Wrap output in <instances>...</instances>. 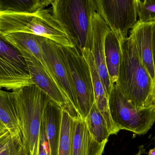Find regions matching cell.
<instances>
[{
    "mask_svg": "<svg viewBox=\"0 0 155 155\" xmlns=\"http://www.w3.org/2000/svg\"><path fill=\"white\" fill-rule=\"evenodd\" d=\"M120 43L121 60L115 84L134 105L145 107L153 81L141 61L133 37L130 35Z\"/></svg>",
    "mask_w": 155,
    "mask_h": 155,
    "instance_id": "1",
    "label": "cell"
},
{
    "mask_svg": "<svg viewBox=\"0 0 155 155\" xmlns=\"http://www.w3.org/2000/svg\"><path fill=\"white\" fill-rule=\"evenodd\" d=\"M14 91L24 155H38L43 115L51 98L35 84Z\"/></svg>",
    "mask_w": 155,
    "mask_h": 155,
    "instance_id": "2",
    "label": "cell"
},
{
    "mask_svg": "<svg viewBox=\"0 0 155 155\" xmlns=\"http://www.w3.org/2000/svg\"><path fill=\"white\" fill-rule=\"evenodd\" d=\"M52 5L53 16L73 44L80 51L91 50L95 0H53Z\"/></svg>",
    "mask_w": 155,
    "mask_h": 155,
    "instance_id": "3",
    "label": "cell"
},
{
    "mask_svg": "<svg viewBox=\"0 0 155 155\" xmlns=\"http://www.w3.org/2000/svg\"><path fill=\"white\" fill-rule=\"evenodd\" d=\"M109 108L111 117L121 130L136 135L146 134L155 122V108L151 107H137L113 84L109 95Z\"/></svg>",
    "mask_w": 155,
    "mask_h": 155,
    "instance_id": "4",
    "label": "cell"
},
{
    "mask_svg": "<svg viewBox=\"0 0 155 155\" xmlns=\"http://www.w3.org/2000/svg\"><path fill=\"white\" fill-rule=\"evenodd\" d=\"M44 59L51 77L66 100L67 111L74 118L80 117L77 95L61 45L48 38L42 41Z\"/></svg>",
    "mask_w": 155,
    "mask_h": 155,
    "instance_id": "5",
    "label": "cell"
},
{
    "mask_svg": "<svg viewBox=\"0 0 155 155\" xmlns=\"http://www.w3.org/2000/svg\"><path fill=\"white\" fill-rule=\"evenodd\" d=\"M76 93L79 114L84 120L94 103L93 80L89 64L77 47L61 45Z\"/></svg>",
    "mask_w": 155,
    "mask_h": 155,
    "instance_id": "6",
    "label": "cell"
},
{
    "mask_svg": "<svg viewBox=\"0 0 155 155\" xmlns=\"http://www.w3.org/2000/svg\"><path fill=\"white\" fill-rule=\"evenodd\" d=\"M32 84L23 55L0 33V89L14 91Z\"/></svg>",
    "mask_w": 155,
    "mask_h": 155,
    "instance_id": "7",
    "label": "cell"
},
{
    "mask_svg": "<svg viewBox=\"0 0 155 155\" xmlns=\"http://www.w3.org/2000/svg\"><path fill=\"white\" fill-rule=\"evenodd\" d=\"M141 0H95L98 13L120 41L137 21V9Z\"/></svg>",
    "mask_w": 155,
    "mask_h": 155,
    "instance_id": "8",
    "label": "cell"
},
{
    "mask_svg": "<svg viewBox=\"0 0 155 155\" xmlns=\"http://www.w3.org/2000/svg\"><path fill=\"white\" fill-rule=\"evenodd\" d=\"M93 40L91 51L97 71L100 79L109 95L113 85L110 81L106 65L104 56V40L111 29L102 16L96 12L92 17Z\"/></svg>",
    "mask_w": 155,
    "mask_h": 155,
    "instance_id": "9",
    "label": "cell"
},
{
    "mask_svg": "<svg viewBox=\"0 0 155 155\" xmlns=\"http://www.w3.org/2000/svg\"><path fill=\"white\" fill-rule=\"evenodd\" d=\"M20 51L26 61L34 84L46 93L51 100L67 110L65 98L43 65L30 53Z\"/></svg>",
    "mask_w": 155,
    "mask_h": 155,
    "instance_id": "10",
    "label": "cell"
},
{
    "mask_svg": "<svg viewBox=\"0 0 155 155\" xmlns=\"http://www.w3.org/2000/svg\"><path fill=\"white\" fill-rule=\"evenodd\" d=\"M152 23L137 21L130 31L138 55L153 81H155V69L153 56L152 38Z\"/></svg>",
    "mask_w": 155,
    "mask_h": 155,
    "instance_id": "11",
    "label": "cell"
},
{
    "mask_svg": "<svg viewBox=\"0 0 155 155\" xmlns=\"http://www.w3.org/2000/svg\"><path fill=\"white\" fill-rule=\"evenodd\" d=\"M107 143L96 141L84 120L80 117L74 118L72 155H103Z\"/></svg>",
    "mask_w": 155,
    "mask_h": 155,
    "instance_id": "12",
    "label": "cell"
},
{
    "mask_svg": "<svg viewBox=\"0 0 155 155\" xmlns=\"http://www.w3.org/2000/svg\"><path fill=\"white\" fill-rule=\"evenodd\" d=\"M63 107L50 99L45 106L43 115L49 155H58Z\"/></svg>",
    "mask_w": 155,
    "mask_h": 155,
    "instance_id": "13",
    "label": "cell"
},
{
    "mask_svg": "<svg viewBox=\"0 0 155 155\" xmlns=\"http://www.w3.org/2000/svg\"><path fill=\"white\" fill-rule=\"evenodd\" d=\"M81 52L87 61L91 70L95 104L107 123L119 132L120 129L111 117L109 108V95L98 75L91 50L85 49Z\"/></svg>",
    "mask_w": 155,
    "mask_h": 155,
    "instance_id": "14",
    "label": "cell"
},
{
    "mask_svg": "<svg viewBox=\"0 0 155 155\" xmlns=\"http://www.w3.org/2000/svg\"><path fill=\"white\" fill-rule=\"evenodd\" d=\"M4 36L9 42L17 49L26 51L32 54L43 65L51 75L43 54L42 41L44 37L21 32L9 34Z\"/></svg>",
    "mask_w": 155,
    "mask_h": 155,
    "instance_id": "15",
    "label": "cell"
},
{
    "mask_svg": "<svg viewBox=\"0 0 155 155\" xmlns=\"http://www.w3.org/2000/svg\"><path fill=\"white\" fill-rule=\"evenodd\" d=\"M15 99L14 91L8 92L0 89V120L5 125L12 135L22 138Z\"/></svg>",
    "mask_w": 155,
    "mask_h": 155,
    "instance_id": "16",
    "label": "cell"
},
{
    "mask_svg": "<svg viewBox=\"0 0 155 155\" xmlns=\"http://www.w3.org/2000/svg\"><path fill=\"white\" fill-rule=\"evenodd\" d=\"M84 121L93 138L99 143L107 142L110 136L119 132L107 123L95 103Z\"/></svg>",
    "mask_w": 155,
    "mask_h": 155,
    "instance_id": "17",
    "label": "cell"
},
{
    "mask_svg": "<svg viewBox=\"0 0 155 155\" xmlns=\"http://www.w3.org/2000/svg\"><path fill=\"white\" fill-rule=\"evenodd\" d=\"M104 56L106 65L112 84L118 78L121 60V43L111 29L107 33L104 40Z\"/></svg>",
    "mask_w": 155,
    "mask_h": 155,
    "instance_id": "18",
    "label": "cell"
},
{
    "mask_svg": "<svg viewBox=\"0 0 155 155\" xmlns=\"http://www.w3.org/2000/svg\"><path fill=\"white\" fill-rule=\"evenodd\" d=\"M74 118L63 108L58 155H72Z\"/></svg>",
    "mask_w": 155,
    "mask_h": 155,
    "instance_id": "19",
    "label": "cell"
},
{
    "mask_svg": "<svg viewBox=\"0 0 155 155\" xmlns=\"http://www.w3.org/2000/svg\"><path fill=\"white\" fill-rule=\"evenodd\" d=\"M44 8L42 0H0V12L33 13Z\"/></svg>",
    "mask_w": 155,
    "mask_h": 155,
    "instance_id": "20",
    "label": "cell"
},
{
    "mask_svg": "<svg viewBox=\"0 0 155 155\" xmlns=\"http://www.w3.org/2000/svg\"><path fill=\"white\" fill-rule=\"evenodd\" d=\"M138 21L150 23L155 21V0H142L139 2L137 9Z\"/></svg>",
    "mask_w": 155,
    "mask_h": 155,
    "instance_id": "21",
    "label": "cell"
},
{
    "mask_svg": "<svg viewBox=\"0 0 155 155\" xmlns=\"http://www.w3.org/2000/svg\"><path fill=\"white\" fill-rule=\"evenodd\" d=\"M38 155H49L48 143L45 135L44 125L42 120L41 125V134H40V146H39Z\"/></svg>",
    "mask_w": 155,
    "mask_h": 155,
    "instance_id": "22",
    "label": "cell"
},
{
    "mask_svg": "<svg viewBox=\"0 0 155 155\" xmlns=\"http://www.w3.org/2000/svg\"><path fill=\"white\" fill-rule=\"evenodd\" d=\"M14 137L8 131L0 137V152L8 146Z\"/></svg>",
    "mask_w": 155,
    "mask_h": 155,
    "instance_id": "23",
    "label": "cell"
},
{
    "mask_svg": "<svg viewBox=\"0 0 155 155\" xmlns=\"http://www.w3.org/2000/svg\"><path fill=\"white\" fill-rule=\"evenodd\" d=\"M145 107H151L155 108V81L153 84L151 94L146 103Z\"/></svg>",
    "mask_w": 155,
    "mask_h": 155,
    "instance_id": "24",
    "label": "cell"
},
{
    "mask_svg": "<svg viewBox=\"0 0 155 155\" xmlns=\"http://www.w3.org/2000/svg\"><path fill=\"white\" fill-rule=\"evenodd\" d=\"M152 45H153V56L155 69V21L152 23Z\"/></svg>",
    "mask_w": 155,
    "mask_h": 155,
    "instance_id": "25",
    "label": "cell"
},
{
    "mask_svg": "<svg viewBox=\"0 0 155 155\" xmlns=\"http://www.w3.org/2000/svg\"><path fill=\"white\" fill-rule=\"evenodd\" d=\"M9 131L5 125L0 120V137Z\"/></svg>",
    "mask_w": 155,
    "mask_h": 155,
    "instance_id": "26",
    "label": "cell"
},
{
    "mask_svg": "<svg viewBox=\"0 0 155 155\" xmlns=\"http://www.w3.org/2000/svg\"><path fill=\"white\" fill-rule=\"evenodd\" d=\"M42 1L43 3L44 6L45 7L51 4L52 3L53 0H42Z\"/></svg>",
    "mask_w": 155,
    "mask_h": 155,
    "instance_id": "27",
    "label": "cell"
},
{
    "mask_svg": "<svg viewBox=\"0 0 155 155\" xmlns=\"http://www.w3.org/2000/svg\"><path fill=\"white\" fill-rule=\"evenodd\" d=\"M148 155H155V147L149 151Z\"/></svg>",
    "mask_w": 155,
    "mask_h": 155,
    "instance_id": "28",
    "label": "cell"
},
{
    "mask_svg": "<svg viewBox=\"0 0 155 155\" xmlns=\"http://www.w3.org/2000/svg\"><path fill=\"white\" fill-rule=\"evenodd\" d=\"M154 142H155V136L154 137Z\"/></svg>",
    "mask_w": 155,
    "mask_h": 155,
    "instance_id": "29",
    "label": "cell"
}]
</instances>
